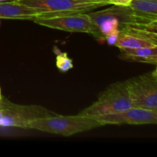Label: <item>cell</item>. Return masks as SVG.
<instances>
[{
    "label": "cell",
    "mask_w": 157,
    "mask_h": 157,
    "mask_svg": "<svg viewBox=\"0 0 157 157\" xmlns=\"http://www.w3.org/2000/svg\"><path fill=\"white\" fill-rule=\"evenodd\" d=\"M116 47L118 48H136L145 47H156V44H153L150 41L145 39L133 36V35H127L120 32L119 37L117 41Z\"/></svg>",
    "instance_id": "obj_12"
},
{
    "label": "cell",
    "mask_w": 157,
    "mask_h": 157,
    "mask_svg": "<svg viewBox=\"0 0 157 157\" xmlns=\"http://www.w3.org/2000/svg\"><path fill=\"white\" fill-rule=\"evenodd\" d=\"M56 66L61 72H67L74 67L73 60L67 56L66 52L58 51L56 53Z\"/></svg>",
    "instance_id": "obj_13"
},
{
    "label": "cell",
    "mask_w": 157,
    "mask_h": 157,
    "mask_svg": "<svg viewBox=\"0 0 157 157\" xmlns=\"http://www.w3.org/2000/svg\"><path fill=\"white\" fill-rule=\"evenodd\" d=\"M119 58L130 62H140L157 64V46L156 47L121 48Z\"/></svg>",
    "instance_id": "obj_10"
},
{
    "label": "cell",
    "mask_w": 157,
    "mask_h": 157,
    "mask_svg": "<svg viewBox=\"0 0 157 157\" xmlns=\"http://www.w3.org/2000/svg\"><path fill=\"white\" fill-rule=\"evenodd\" d=\"M129 6L139 16L157 20V0H131Z\"/></svg>",
    "instance_id": "obj_11"
},
{
    "label": "cell",
    "mask_w": 157,
    "mask_h": 157,
    "mask_svg": "<svg viewBox=\"0 0 157 157\" xmlns=\"http://www.w3.org/2000/svg\"><path fill=\"white\" fill-rule=\"evenodd\" d=\"M100 127H102V125L96 119L81 114L75 116L56 114L37 119L29 124V129L64 136H70Z\"/></svg>",
    "instance_id": "obj_2"
},
{
    "label": "cell",
    "mask_w": 157,
    "mask_h": 157,
    "mask_svg": "<svg viewBox=\"0 0 157 157\" xmlns=\"http://www.w3.org/2000/svg\"><path fill=\"white\" fill-rule=\"evenodd\" d=\"M125 81L133 107L157 110L156 69Z\"/></svg>",
    "instance_id": "obj_6"
},
{
    "label": "cell",
    "mask_w": 157,
    "mask_h": 157,
    "mask_svg": "<svg viewBox=\"0 0 157 157\" xmlns=\"http://www.w3.org/2000/svg\"><path fill=\"white\" fill-rule=\"evenodd\" d=\"M133 107L126 81L112 84L101 93L98 100L78 114L87 117L110 114Z\"/></svg>",
    "instance_id": "obj_3"
},
{
    "label": "cell",
    "mask_w": 157,
    "mask_h": 157,
    "mask_svg": "<svg viewBox=\"0 0 157 157\" xmlns=\"http://www.w3.org/2000/svg\"><path fill=\"white\" fill-rule=\"evenodd\" d=\"M33 21L50 29L69 32H84L94 37L95 29L87 13H72L55 16L38 17Z\"/></svg>",
    "instance_id": "obj_7"
},
{
    "label": "cell",
    "mask_w": 157,
    "mask_h": 157,
    "mask_svg": "<svg viewBox=\"0 0 157 157\" xmlns=\"http://www.w3.org/2000/svg\"><path fill=\"white\" fill-rule=\"evenodd\" d=\"M119 35H120V30L111 32V33L109 34L108 35H107V36L105 37V41H107V44H108L109 45L115 46L117 41Z\"/></svg>",
    "instance_id": "obj_14"
},
{
    "label": "cell",
    "mask_w": 157,
    "mask_h": 157,
    "mask_svg": "<svg viewBox=\"0 0 157 157\" xmlns=\"http://www.w3.org/2000/svg\"><path fill=\"white\" fill-rule=\"evenodd\" d=\"M50 16V14L22 4L18 1L0 2V19L32 20L38 17Z\"/></svg>",
    "instance_id": "obj_9"
},
{
    "label": "cell",
    "mask_w": 157,
    "mask_h": 157,
    "mask_svg": "<svg viewBox=\"0 0 157 157\" xmlns=\"http://www.w3.org/2000/svg\"><path fill=\"white\" fill-rule=\"evenodd\" d=\"M54 115L44 107L14 104L3 96L0 102V127L29 129L32 121Z\"/></svg>",
    "instance_id": "obj_4"
},
{
    "label": "cell",
    "mask_w": 157,
    "mask_h": 157,
    "mask_svg": "<svg viewBox=\"0 0 157 157\" xmlns=\"http://www.w3.org/2000/svg\"><path fill=\"white\" fill-rule=\"evenodd\" d=\"M87 14L94 26V37L98 40H105L107 35L120 30L126 25L157 21L139 16L130 6L112 5L107 9L90 12Z\"/></svg>",
    "instance_id": "obj_1"
},
{
    "label": "cell",
    "mask_w": 157,
    "mask_h": 157,
    "mask_svg": "<svg viewBox=\"0 0 157 157\" xmlns=\"http://www.w3.org/2000/svg\"><path fill=\"white\" fill-rule=\"evenodd\" d=\"M11 1H19V0H0V2H11Z\"/></svg>",
    "instance_id": "obj_16"
},
{
    "label": "cell",
    "mask_w": 157,
    "mask_h": 157,
    "mask_svg": "<svg viewBox=\"0 0 157 157\" xmlns=\"http://www.w3.org/2000/svg\"><path fill=\"white\" fill-rule=\"evenodd\" d=\"M0 25H1V21H0Z\"/></svg>",
    "instance_id": "obj_18"
},
{
    "label": "cell",
    "mask_w": 157,
    "mask_h": 157,
    "mask_svg": "<svg viewBox=\"0 0 157 157\" xmlns=\"http://www.w3.org/2000/svg\"><path fill=\"white\" fill-rule=\"evenodd\" d=\"M22 4L50 14V16L72 13H88L108 6L106 0H19Z\"/></svg>",
    "instance_id": "obj_5"
},
{
    "label": "cell",
    "mask_w": 157,
    "mask_h": 157,
    "mask_svg": "<svg viewBox=\"0 0 157 157\" xmlns=\"http://www.w3.org/2000/svg\"><path fill=\"white\" fill-rule=\"evenodd\" d=\"M109 5H113V6H129L131 0H106Z\"/></svg>",
    "instance_id": "obj_15"
},
{
    "label": "cell",
    "mask_w": 157,
    "mask_h": 157,
    "mask_svg": "<svg viewBox=\"0 0 157 157\" xmlns=\"http://www.w3.org/2000/svg\"><path fill=\"white\" fill-rule=\"evenodd\" d=\"M2 98V90H1V87H0V102H1Z\"/></svg>",
    "instance_id": "obj_17"
},
{
    "label": "cell",
    "mask_w": 157,
    "mask_h": 157,
    "mask_svg": "<svg viewBox=\"0 0 157 157\" xmlns=\"http://www.w3.org/2000/svg\"><path fill=\"white\" fill-rule=\"evenodd\" d=\"M102 126L118 125V124H156L157 110L132 107L127 110L110 114L99 115L92 117Z\"/></svg>",
    "instance_id": "obj_8"
}]
</instances>
